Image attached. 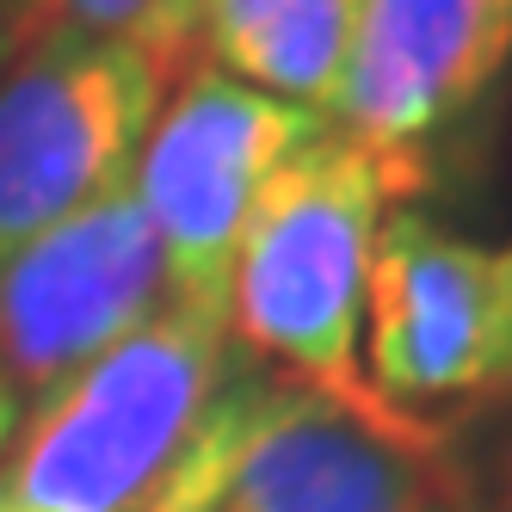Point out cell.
I'll return each instance as SVG.
<instances>
[{"instance_id": "obj_1", "label": "cell", "mask_w": 512, "mask_h": 512, "mask_svg": "<svg viewBox=\"0 0 512 512\" xmlns=\"http://www.w3.org/2000/svg\"><path fill=\"white\" fill-rule=\"evenodd\" d=\"M389 198L383 167L358 142L321 130L297 149L247 216L229 272V334L253 371H278L284 389L445 457V438L401 420L364 377V278Z\"/></svg>"}, {"instance_id": "obj_2", "label": "cell", "mask_w": 512, "mask_h": 512, "mask_svg": "<svg viewBox=\"0 0 512 512\" xmlns=\"http://www.w3.org/2000/svg\"><path fill=\"white\" fill-rule=\"evenodd\" d=\"M229 383V309L167 297L19 414L0 451L13 512H130Z\"/></svg>"}, {"instance_id": "obj_3", "label": "cell", "mask_w": 512, "mask_h": 512, "mask_svg": "<svg viewBox=\"0 0 512 512\" xmlns=\"http://www.w3.org/2000/svg\"><path fill=\"white\" fill-rule=\"evenodd\" d=\"M364 377L438 438L512 395V241H475L401 204L364 278Z\"/></svg>"}, {"instance_id": "obj_4", "label": "cell", "mask_w": 512, "mask_h": 512, "mask_svg": "<svg viewBox=\"0 0 512 512\" xmlns=\"http://www.w3.org/2000/svg\"><path fill=\"white\" fill-rule=\"evenodd\" d=\"M321 112L253 93L192 62L142 136L130 192L142 198L167 260V297L229 309V272L247 216L272 173L321 136Z\"/></svg>"}, {"instance_id": "obj_5", "label": "cell", "mask_w": 512, "mask_h": 512, "mask_svg": "<svg viewBox=\"0 0 512 512\" xmlns=\"http://www.w3.org/2000/svg\"><path fill=\"white\" fill-rule=\"evenodd\" d=\"M173 75L136 44L50 38L0 68V260L130 186Z\"/></svg>"}, {"instance_id": "obj_6", "label": "cell", "mask_w": 512, "mask_h": 512, "mask_svg": "<svg viewBox=\"0 0 512 512\" xmlns=\"http://www.w3.org/2000/svg\"><path fill=\"white\" fill-rule=\"evenodd\" d=\"M512 81V0H358L321 124L358 142L395 198L432 186L451 142Z\"/></svg>"}, {"instance_id": "obj_7", "label": "cell", "mask_w": 512, "mask_h": 512, "mask_svg": "<svg viewBox=\"0 0 512 512\" xmlns=\"http://www.w3.org/2000/svg\"><path fill=\"white\" fill-rule=\"evenodd\" d=\"M167 303V260L130 186L0 260V395L31 408Z\"/></svg>"}, {"instance_id": "obj_8", "label": "cell", "mask_w": 512, "mask_h": 512, "mask_svg": "<svg viewBox=\"0 0 512 512\" xmlns=\"http://www.w3.org/2000/svg\"><path fill=\"white\" fill-rule=\"evenodd\" d=\"M451 463L358 426L303 389H272L210 512H426Z\"/></svg>"}, {"instance_id": "obj_9", "label": "cell", "mask_w": 512, "mask_h": 512, "mask_svg": "<svg viewBox=\"0 0 512 512\" xmlns=\"http://www.w3.org/2000/svg\"><path fill=\"white\" fill-rule=\"evenodd\" d=\"M358 0H192V62L253 93L327 112Z\"/></svg>"}, {"instance_id": "obj_10", "label": "cell", "mask_w": 512, "mask_h": 512, "mask_svg": "<svg viewBox=\"0 0 512 512\" xmlns=\"http://www.w3.org/2000/svg\"><path fill=\"white\" fill-rule=\"evenodd\" d=\"M50 38H105L149 50L179 81L192 68V0H7L13 56Z\"/></svg>"}, {"instance_id": "obj_11", "label": "cell", "mask_w": 512, "mask_h": 512, "mask_svg": "<svg viewBox=\"0 0 512 512\" xmlns=\"http://www.w3.org/2000/svg\"><path fill=\"white\" fill-rule=\"evenodd\" d=\"M272 389H278V377H260L253 364H235L229 383L216 389L210 414L186 438V451L167 463V475L130 512H210L216 494H223V482H229V469H235V457H241V445H247L253 420L266 414Z\"/></svg>"}, {"instance_id": "obj_12", "label": "cell", "mask_w": 512, "mask_h": 512, "mask_svg": "<svg viewBox=\"0 0 512 512\" xmlns=\"http://www.w3.org/2000/svg\"><path fill=\"white\" fill-rule=\"evenodd\" d=\"M426 512H488V506H482V494H475V482H463V475L451 469L445 482H438V494L426 500Z\"/></svg>"}, {"instance_id": "obj_13", "label": "cell", "mask_w": 512, "mask_h": 512, "mask_svg": "<svg viewBox=\"0 0 512 512\" xmlns=\"http://www.w3.org/2000/svg\"><path fill=\"white\" fill-rule=\"evenodd\" d=\"M13 426H19V401H13V395H0V451H7Z\"/></svg>"}, {"instance_id": "obj_14", "label": "cell", "mask_w": 512, "mask_h": 512, "mask_svg": "<svg viewBox=\"0 0 512 512\" xmlns=\"http://www.w3.org/2000/svg\"><path fill=\"white\" fill-rule=\"evenodd\" d=\"M13 62V44H7V0H0V68Z\"/></svg>"}]
</instances>
